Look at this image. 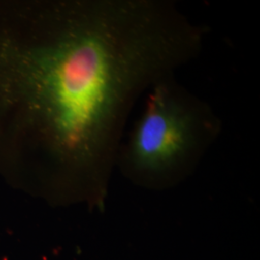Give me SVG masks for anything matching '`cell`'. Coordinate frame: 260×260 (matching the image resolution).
Segmentation results:
<instances>
[{
    "label": "cell",
    "instance_id": "obj_1",
    "mask_svg": "<svg viewBox=\"0 0 260 260\" xmlns=\"http://www.w3.org/2000/svg\"><path fill=\"white\" fill-rule=\"evenodd\" d=\"M205 40L173 0H0V178L103 210L133 107Z\"/></svg>",
    "mask_w": 260,
    "mask_h": 260
},
{
    "label": "cell",
    "instance_id": "obj_2",
    "mask_svg": "<svg viewBox=\"0 0 260 260\" xmlns=\"http://www.w3.org/2000/svg\"><path fill=\"white\" fill-rule=\"evenodd\" d=\"M222 130L209 103L168 76L149 89L143 112L121 141L116 169L146 190L175 188L195 173Z\"/></svg>",
    "mask_w": 260,
    "mask_h": 260
}]
</instances>
